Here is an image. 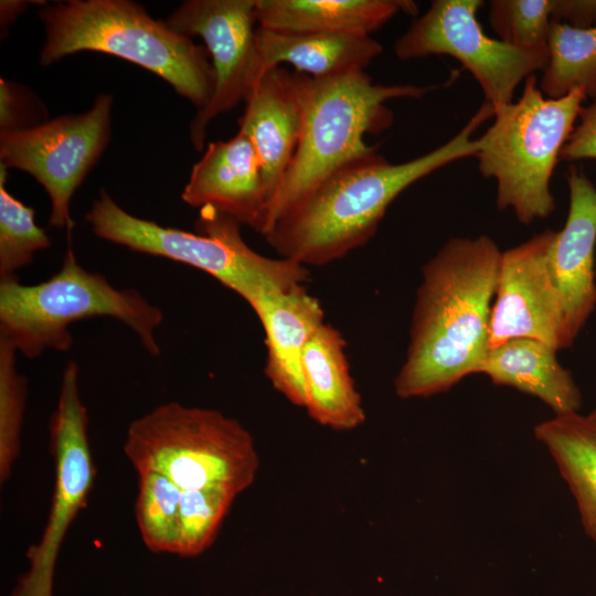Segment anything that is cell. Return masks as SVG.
<instances>
[{
    "mask_svg": "<svg viewBox=\"0 0 596 596\" xmlns=\"http://www.w3.org/2000/svg\"><path fill=\"white\" fill-rule=\"evenodd\" d=\"M501 252L487 236L453 237L423 266L409 342L394 380L404 400L448 391L488 351Z\"/></svg>",
    "mask_w": 596,
    "mask_h": 596,
    "instance_id": "1",
    "label": "cell"
},
{
    "mask_svg": "<svg viewBox=\"0 0 596 596\" xmlns=\"http://www.w3.org/2000/svg\"><path fill=\"white\" fill-rule=\"evenodd\" d=\"M493 117L483 102L450 140L409 161L392 163L376 151L344 166L285 213L264 236L281 258L321 266L364 245L390 204L409 185L480 148L472 134Z\"/></svg>",
    "mask_w": 596,
    "mask_h": 596,
    "instance_id": "2",
    "label": "cell"
},
{
    "mask_svg": "<svg viewBox=\"0 0 596 596\" xmlns=\"http://www.w3.org/2000/svg\"><path fill=\"white\" fill-rule=\"evenodd\" d=\"M291 77L301 110V131L285 178L267 207L263 236L334 172L376 151L364 137L392 125L387 100L421 98L436 88L375 84L365 71L326 78L291 72Z\"/></svg>",
    "mask_w": 596,
    "mask_h": 596,
    "instance_id": "3",
    "label": "cell"
},
{
    "mask_svg": "<svg viewBox=\"0 0 596 596\" xmlns=\"http://www.w3.org/2000/svg\"><path fill=\"white\" fill-rule=\"evenodd\" d=\"M38 15L45 28L41 66L82 51L118 56L166 82L198 110L210 102L215 73L206 47L149 15L130 0H68L43 3Z\"/></svg>",
    "mask_w": 596,
    "mask_h": 596,
    "instance_id": "4",
    "label": "cell"
},
{
    "mask_svg": "<svg viewBox=\"0 0 596 596\" xmlns=\"http://www.w3.org/2000/svg\"><path fill=\"white\" fill-rule=\"evenodd\" d=\"M85 219L99 238L202 270L249 306L266 294L304 286L308 279L306 266L253 251L241 235V224L211 206L200 209L196 233H191L134 216L100 189Z\"/></svg>",
    "mask_w": 596,
    "mask_h": 596,
    "instance_id": "5",
    "label": "cell"
},
{
    "mask_svg": "<svg viewBox=\"0 0 596 596\" xmlns=\"http://www.w3.org/2000/svg\"><path fill=\"white\" fill-rule=\"evenodd\" d=\"M95 317L121 321L151 355L160 353L155 331L163 321L162 310L136 289L116 288L104 275L82 267L71 245L61 269L49 279L35 285L0 281V337L28 359L46 350L68 351L74 343L71 324Z\"/></svg>",
    "mask_w": 596,
    "mask_h": 596,
    "instance_id": "6",
    "label": "cell"
},
{
    "mask_svg": "<svg viewBox=\"0 0 596 596\" xmlns=\"http://www.w3.org/2000/svg\"><path fill=\"white\" fill-rule=\"evenodd\" d=\"M536 83L529 76L520 98L494 110L475 156L481 175L497 182L498 209H512L523 224L555 210L551 177L586 99L579 88L547 98Z\"/></svg>",
    "mask_w": 596,
    "mask_h": 596,
    "instance_id": "7",
    "label": "cell"
},
{
    "mask_svg": "<svg viewBox=\"0 0 596 596\" xmlns=\"http://www.w3.org/2000/svg\"><path fill=\"white\" fill-rule=\"evenodd\" d=\"M124 451L137 472L160 473L182 490L223 488L238 496L259 468L254 438L237 419L178 402L132 421Z\"/></svg>",
    "mask_w": 596,
    "mask_h": 596,
    "instance_id": "8",
    "label": "cell"
},
{
    "mask_svg": "<svg viewBox=\"0 0 596 596\" xmlns=\"http://www.w3.org/2000/svg\"><path fill=\"white\" fill-rule=\"evenodd\" d=\"M481 0H434L394 43L400 60L449 55L479 84L493 111L510 103L519 84L543 71L547 46L520 49L488 36L477 12Z\"/></svg>",
    "mask_w": 596,
    "mask_h": 596,
    "instance_id": "9",
    "label": "cell"
},
{
    "mask_svg": "<svg viewBox=\"0 0 596 596\" xmlns=\"http://www.w3.org/2000/svg\"><path fill=\"white\" fill-rule=\"evenodd\" d=\"M111 107L113 96L100 94L85 113L0 131L1 164L28 172L44 188L53 227L71 233L74 226L70 203L110 140Z\"/></svg>",
    "mask_w": 596,
    "mask_h": 596,
    "instance_id": "10",
    "label": "cell"
},
{
    "mask_svg": "<svg viewBox=\"0 0 596 596\" xmlns=\"http://www.w3.org/2000/svg\"><path fill=\"white\" fill-rule=\"evenodd\" d=\"M78 365L68 361L62 375L57 406L50 419L55 485L46 525L38 544L29 547L28 571L11 596H53V578L62 542L86 505L95 479L88 441V416L78 386Z\"/></svg>",
    "mask_w": 596,
    "mask_h": 596,
    "instance_id": "11",
    "label": "cell"
},
{
    "mask_svg": "<svg viewBox=\"0 0 596 596\" xmlns=\"http://www.w3.org/2000/svg\"><path fill=\"white\" fill-rule=\"evenodd\" d=\"M166 23L189 38L200 36L212 58L213 95L190 124V140L201 151L211 121L245 102L252 88L256 0H187Z\"/></svg>",
    "mask_w": 596,
    "mask_h": 596,
    "instance_id": "12",
    "label": "cell"
},
{
    "mask_svg": "<svg viewBox=\"0 0 596 596\" xmlns=\"http://www.w3.org/2000/svg\"><path fill=\"white\" fill-rule=\"evenodd\" d=\"M554 236L555 231L546 230L501 252L488 350L513 338L539 340L556 351L573 344L550 268Z\"/></svg>",
    "mask_w": 596,
    "mask_h": 596,
    "instance_id": "13",
    "label": "cell"
},
{
    "mask_svg": "<svg viewBox=\"0 0 596 596\" xmlns=\"http://www.w3.org/2000/svg\"><path fill=\"white\" fill-rule=\"evenodd\" d=\"M566 181L568 213L563 228L555 232L550 268L562 299L567 332L574 342L596 309V185L574 164L567 169Z\"/></svg>",
    "mask_w": 596,
    "mask_h": 596,
    "instance_id": "14",
    "label": "cell"
},
{
    "mask_svg": "<svg viewBox=\"0 0 596 596\" xmlns=\"http://www.w3.org/2000/svg\"><path fill=\"white\" fill-rule=\"evenodd\" d=\"M181 198L192 207L211 206L262 234L267 192L248 137L238 130L226 141L211 142L193 166Z\"/></svg>",
    "mask_w": 596,
    "mask_h": 596,
    "instance_id": "15",
    "label": "cell"
},
{
    "mask_svg": "<svg viewBox=\"0 0 596 596\" xmlns=\"http://www.w3.org/2000/svg\"><path fill=\"white\" fill-rule=\"evenodd\" d=\"M265 332V375L291 404L304 407V351L326 323L319 300L305 286L269 292L251 305Z\"/></svg>",
    "mask_w": 596,
    "mask_h": 596,
    "instance_id": "16",
    "label": "cell"
},
{
    "mask_svg": "<svg viewBox=\"0 0 596 596\" xmlns=\"http://www.w3.org/2000/svg\"><path fill=\"white\" fill-rule=\"evenodd\" d=\"M245 105L238 120L240 131L256 150L268 207L292 160L301 131V110L291 72L277 66L265 73L247 94Z\"/></svg>",
    "mask_w": 596,
    "mask_h": 596,
    "instance_id": "17",
    "label": "cell"
},
{
    "mask_svg": "<svg viewBox=\"0 0 596 596\" xmlns=\"http://www.w3.org/2000/svg\"><path fill=\"white\" fill-rule=\"evenodd\" d=\"M382 51V45L370 35L285 33L257 25L252 88L280 63L308 76L326 78L365 71Z\"/></svg>",
    "mask_w": 596,
    "mask_h": 596,
    "instance_id": "18",
    "label": "cell"
},
{
    "mask_svg": "<svg viewBox=\"0 0 596 596\" xmlns=\"http://www.w3.org/2000/svg\"><path fill=\"white\" fill-rule=\"evenodd\" d=\"M304 408L312 421L334 430H352L365 421L360 393L351 375L342 333L324 323L301 358Z\"/></svg>",
    "mask_w": 596,
    "mask_h": 596,
    "instance_id": "19",
    "label": "cell"
},
{
    "mask_svg": "<svg viewBox=\"0 0 596 596\" xmlns=\"http://www.w3.org/2000/svg\"><path fill=\"white\" fill-rule=\"evenodd\" d=\"M556 350L539 340L513 338L489 349L477 373L541 400L555 415L578 412L582 394Z\"/></svg>",
    "mask_w": 596,
    "mask_h": 596,
    "instance_id": "20",
    "label": "cell"
},
{
    "mask_svg": "<svg viewBox=\"0 0 596 596\" xmlns=\"http://www.w3.org/2000/svg\"><path fill=\"white\" fill-rule=\"evenodd\" d=\"M415 14L408 0H256L257 25L285 33L370 35L397 13Z\"/></svg>",
    "mask_w": 596,
    "mask_h": 596,
    "instance_id": "21",
    "label": "cell"
},
{
    "mask_svg": "<svg viewBox=\"0 0 596 596\" xmlns=\"http://www.w3.org/2000/svg\"><path fill=\"white\" fill-rule=\"evenodd\" d=\"M534 435L554 460L596 545V421L578 412L555 415L538 424Z\"/></svg>",
    "mask_w": 596,
    "mask_h": 596,
    "instance_id": "22",
    "label": "cell"
},
{
    "mask_svg": "<svg viewBox=\"0 0 596 596\" xmlns=\"http://www.w3.org/2000/svg\"><path fill=\"white\" fill-rule=\"evenodd\" d=\"M549 58L540 89L547 98H561L576 88L596 96V26L574 28L552 21L547 39Z\"/></svg>",
    "mask_w": 596,
    "mask_h": 596,
    "instance_id": "23",
    "label": "cell"
},
{
    "mask_svg": "<svg viewBox=\"0 0 596 596\" xmlns=\"http://www.w3.org/2000/svg\"><path fill=\"white\" fill-rule=\"evenodd\" d=\"M138 473L136 520L145 545L156 553L174 554L182 489L153 472Z\"/></svg>",
    "mask_w": 596,
    "mask_h": 596,
    "instance_id": "24",
    "label": "cell"
},
{
    "mask_svg": "<svg viewBox=\"0 0 596 596\" xmlns=\"http://www.w3.org/2000/svg\"><path fill=\"white\" fill-rule=\"evenodd\" d=\"M7 169L0 163V281L18 279L15 272L51 246L50 237L35 223L34 210L8 192Z\"/></svg>",
    "mask_w": 596,
    "mask_h": 596,
    "instance_id": "25",
    "label": "cell"
},
{
    "mask_svg": "<svg viewBox=\"0 0 596 596\" xmlns=\"http://www.w3.org/2000/svg\"><path fill=\"white\" fill-rule=\"evenodd\" d=\"M236 497L223 488L182 490L175 555L194 557L205 552Z\"/></svg>",
    "mask_w": 596,
    "mask_h": 596,
    "instance_id": "26",
    "label": "cell"
},
{
    "mask_svg": "<svg viewBox=\"0 0 596 596\" xmlns=\"http://www.w3.org/2000/svg\"><path fill=\"white\" fill-rule=\"evenodd\" d=\"M15 348L0 337V481L6 482L20 451L26 382L17 370Z\"/></svg>",
    "mask_w": 596,
    "mask_h": 596,
    "instance_id": "27",
    "label": "cell"
},
{
    "mask_svg": "<svg viewBox=\"0 0 596 596\" xmlns=\"http://www.w3.org/2000/svg\"><path fill=\"white\" fill-rule=\"evenodd\" d=\"M552 0L490 1L489 22L501 41L520 49L547 46Z\"/></svg>",
    "mask_w": 596,
    "mask_h": 596,
    "instance_id": "28",
    "label": "cell"
},
{
    "mask_svg": "<svg viewBox=\"0 0 596 596\" xmlns=\"http://www.w3.org/2000/svg\"><path fill=\"white\" fill-rule=\"evenodd\" d=\"M577 119L579 123L563 146L560 160L596 159V96L590 104L582 106Z\"/></svg>",
    "mask_w": 596,
    "mask_h": 596,
    "instance_id": "29",
    "label": "cell"
},
{
    "mask_svg": "<svg viewBox=\"0 0 596 596\" xmlns=\"http://www.w3.org/2000/svg\"><path fill=\"white\" fill-rule=\"evenodd\" d=\"M23 89L12 82L0 79V131L28 128L23 118L30 113L28 105L31 95Z\"/></svg>",
    "mask_w": 596,
    "mask_h": 596,
    "instance_id": "30",
    "label": "cell"
},
{
    "mask_svg": "<svg viewBox=\"0 0 596 596\" xmlns=\"http://www.w3.org/2000/svg\"><path fill=\"white\" fill-rule=\"evenodd\" d=\"M551 17L574 28L596 26V0H552Z\"/></svg>",
    "mask_w": 596,
    "mask_h": 596,
    "instance_id": "31",
    "label": "cell"
},
{
    "mask_svg": "<svg viewBox=\"0 0 596 596\" xmlns=\"http://www.w3.org/2000/svg\"><path fill=\"white\" fill-rule=\"evenodd\" d=\"M26 1L20 0H2L0 2V22L1 29H6L15 19L21 15L28 8Z\"/></svg>",
    "mask_w": 596,
    "mask_h": 596,
    "instance_id": "32",
    "label": "cell"
},
{
    "mask_svg": "<svg viewBox=\"0 0 596 596\" xmlns=\"http://www.w3.org/2000/svg\"><path fill=\"white\" fill-rule=\"evenodd\" d=\"M593 419L596 421V409L588 414Z\"/></svg>",
    "mask_w": 596,
    "mask_h": 596,
    "instance_id": "33",
    "label": "cell"
}]
</instances>
